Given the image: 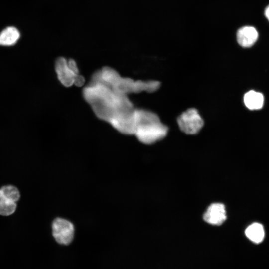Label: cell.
<instances>
[{"instance_id":"obj_15","label":"cell","mask_w":269,"mask_h":269,"mask_svg":"<svg viewBox=\"0 0 269 269\" xmlns=\"http://www.w3.org/2000/svg\"><path fill=\"white\" fill-rule=\"evenodd\" d=\"M68 64L69 68L76 74H78V69L77 66L76 62L72 59H69L68 61Z\"/></svg>"},{"instance_id":"obj_14","label":"cell","mask_w":269,"mask_h":269,"mask_svg":"<svg viewBox=\"0 0 269 269\" xmlns=\"http://www.w3.org/2000/svg\"><path fill=\"white\" fill-rule=\"evenodd\" d=\"M85 82L84 78L80 75L77 74L74 78V84L77 86H82Z\"/></svg>"},{"instance_id":"obj_7","label":"cell","mask_w":269,"mask_h":269,"mask_svg":"<svg viewBox=\"0 0 269 269\" xmlns=\"http://www.w3.org/2000/svg\"><path fill=\"white\" fill-rule=\"evenodd\" d=\"M55 70L58 79L63 85L69 87L74 84L77 74L69 68L67 61L64 57H60L56 60Z\"/></svg>"},{"instance_id":"obj_5","label":"cell","mask_w":269,"mask_h":269,"mask_svg":"<svg viewBox=\"0 0 269 269\" xmlns=\"http://www.w3.org/2000/svg\"><path fill=\"white\" fill-rule=\"evenodd\" d=\"M52 235L59 244L68 245L73 240L74 227L69 221L61 218L55 219L52 224Z\"/></svg>"},{"instance_id":"obj_1","label":"cell","mask_w":269,"mask_h":269,"mask_svg":"<svg viewBox=\"0 0 269 269\" xmlns=\"http://www.w3.org/2000/svg\"><path fill=\"white\" fill-rule=\"evenodd\" d=\"M83 96L96 115L110 123L119 132L132 134L135 125V108L127 95L101 82L91 83Z\"/></svg>"},{"instance_id":"obj_13","label":"cell","mask_w":269,"mask_h":269,"mask_svg":"<svg viewBox=\"0 0 269 269\" xmlns=\"http://www.w3.org/2000/svg\"><path fill=\"white\" fill-rule=\"evenodd\" d=\"M4 196L9 200L16 202L20 197L18 189L12 185H5L0 188Z\"/></svg>"},{"instance_id":"obj_10","label":"cell","mask_w":269,"mask_h":269,"mask_svg":"<svg viewBox=\"0 0 269 269\" xmlns=\"http://www.w3.org/2000/svg\"><path fill=\"white\" fill-rule=\"evenodd\" d=\"M20 36L19 31L14 27H8L0 33V45L12 46L16 43Z\"/></svg>"},{"instance_id":"obj_12","label":"cell","mask_w":269,"mask_h":269,"mask_svg":"<svg viewBox=\"0 0 269 269\" xmlns=\"http://www.w3.org/2000/svg\"><path fill=\"white\" fill-rule=\"evenodd\" d=\"M16 206V202L6 197L0 189V215L9 216L12 214L15 211Z\"/></svg>"},{"instance_id":"obj_11","label":"cell","mask_w":269,"mask_h":269,"mask_svg":"<svg viewBox=\"0 0 269 269\" xmlns=\"http://www.w3.org/2000/svg\"><path fill=\"white\" fill-rule=\"evenodd\" d=\"M244 102L248 109L258 110L261 109L263 105L264 97L261 93L251 90L245 94Z\"/></svg>"},{"instance_id":"obj_6","label":"cell","mask_w":269,"mask_h":269,"mask_svg":"<svg viewBox=\"0 0 269 269\" xmlns=\"http://www.w3.org/2000/svg\"><path fill=\"white\" fill-rule=\"evenodd\" d=\"M225 205L220 203L212 204L204 214L203 219L212 225H221L226 219Z\"/></svg>"},{"instance_id":"obj_8","label":"cell","mask_w":269,"mask_h":269,"mask_svg":"<svg viewBox=\"0 0 269 269\" xmlns=\"http://www.w3.org/2000/svg\"><path fill=\"white\" fill-rule=\"evenodd\" d=\"M258 33L253 26H246L240 28L237 33L238 43L243 47L252 46L257 41Z\"/></svg>"},{"instance_id":"obj_16","label":"cell","mask_w":269,"mask_h":269,"mask_svg":"<svg viewBox=\"0 0 269 269\" xmlns=\"http://www.w3.org/2000/svg\"><path fill=\"white\" fill-rule=\"evenodd\" d=\"M265 15L269 21V5L265 9Z\"/></svg>"},{"instance_id":"obj_4","label":"cell","mask_w":269,"mask_h":269,"mask_svg":"<svg viewBox=\"0 0 269 269\" xmlns=\"http://www.w3.org/2000/svg\"><path fill=\"white\" fill-rule=\"evenodd\" d=\"M180 130L188 134L198 133L204 125V121L198 110L190 108L183 112L177 118Z\"/></svg>"},{"instance_id":"obj_9","label":"cell","mask_w":269,"mask_h":269,"mask_svg":"<svg viewBox=\"0 0 269 269\" xmlns=\"http://www.w3.org/2000/svg\"><path fill=\"white\" fill-rule=\"evenodd\" d=\"M246 237L255 244L261 243L265 238V230L263 225L259 223H253L248 226L245 231Z\"/></svg>"},{"instance_id":"obj_2","label":"cell","mask_w":269,"mask_h":269,"mask_svg":"<svg viewBox=\"0 0 269 269\" xmlns=\"http://www.w3.org/2000/svg\"><path fill=\"white\" fill-rule=\"evenodd\" d=\"M168 131V127L156 113L143 109H135L134 134L139 141L146 144L154 143L165 137Z\"/></svg>"},{"instance_id":"obj_3","label":"cell","mask_w":269,"mask_h":269,"mask_svg":"<svg viewBox=\"0 0 269 269\" xmlns=\"http://www.w3.org/2000/svg\"><path fill=\"white\" fill-rule=\"evenodd\" d=\"M160 86V83L156 80H134L130 78H123L120 75L113 84L110 86L114 91L127 95L130 93H138L143 91L153 92Z\"/></svg>"}]
</instances>
